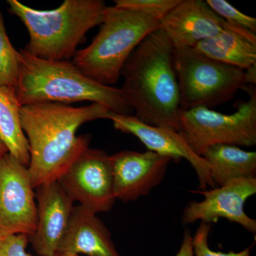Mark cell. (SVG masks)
I'll return each instance as SVG.
<instances>
[{
  "label": "cell",
  "mask_w": 256,
  "mask_h": 256,
  "mask_svg": "<svg viewBox=\"0 0 256 256\" xmlns=\"http://www.w3.org/2000/svg\"><path fill=\"white\" fill-rule=\"evenodd\" d=\"M105 106L92 104L74 107L58 102H36L22 106L20 120L28 139V170L34 188L58 181L84 151L92 136H77L82 124L106 119Z\"/></svg>",
  "instance_id": "6da1fadb"
},
{
  "label": "cell",
  "mask_w": 256,
  "mask_h": 256,
  "mask_svg": "<svg viewBox=\"0 0 256 256\" xmlns=\"http://www.w3.org/2000/svg\"><path fill=\"white\" fill-rule=\"evenodd\" d=\"M174 50L161 28L148 34L121 69L120 90L140 120L180 132L181 108Z\"/></svg>",
  "instance_id": "7a4b0ae2"
},
{
  "label": "cell",
  "mask_w": 256,
  "mask_h": 256,
  "mask_svg": "<svg viewBox=\"0 0 256 256\" xmlns=\"http://www.w3.org/2000/svg\"><path fill=\"white\" fill-rule=\"evenodd\" d=\"M20 74L15 94L23 106L36 102L68 104L90 101L111 112L132 116V107L120 88L88 78L72 60H50L20 50Z\"/></svg>",
  "instance_id": "3957f363"
},
{
  "label": "cell",
  "mask_w": 256,
  "mask_h": 256,
  "mask_svg": "<svg viewBox=\"0 0 256 256\" xmlns=\"http://www.w3.org/2000/svg\"><path fill=\"white\" fill-rule=\"evenodd\" d=\"M10 11L28 30L26 53L50 60H70L92 28L104 22L108 6L104 0H65L58 8L40 10L8 0Z\"/></svg>",
  "instance_id": "277c9868"
},
{
  "label": "cell",
  "mask_w": 256,
  "mask_h": 256,
  "mask_svg": "<svg viewBox=\"0 0 256 256\" xmlns=\"http://www.w3.org/2000/svg\"><path fill=\"white\" fill-rule=\"evenodd\" d=\"M160 28L159 18L151 15L108 6L98 33L88 46L77 50L72 63L88 78L112 86L134 48Z\"/></svg>",
  "instance_id": "5b68a950"
},
{
  "label": "cell",
  "mask_w": 256,
  "mask_h": 256,
  "mask_svg": "<svg viewBox=\"0 0 256 256\" xmlns=\"http://www.w3.org/2000/svg\"><path fill=\"white\" fill-rule=\"evenodd\" d=\"M181 110L214 108L248 86L245 70L208 58L192 47H174Z\"/></svg>",
  "instance_id": "8992f818"
},
{
  "label": "cell",
  "mask_w": 256,
  "mask_h": 256,
  "mask_svg": "<svg viewBox=\"0 0 256 256\" xmlns=\"http://www.w3.org/2000/svg\"><path fill=\"white\" fill-rule=\"evenodd\" d=\"M248 100L239 104L232 114H224L204 107L181 110L180 132L198 156L217 144L237 146H256V89L248 85Z\"/></svg>",
  "instance_id": "52a82bcc"
},
{
  "label": "cell",
  "mask_w": 256,
  "mask_h": 256,
  "mask_svg": "<svg viewBox=\"0 0 256 256\" xmlns=\"http://www.w3.org/2000/svg\"><path fill=\"white\" fill-rule=\"evenodd\" d=\"M57 182L74 202L96 214L110 210L116 200L110 158L102 150L88 148Z\"/></svg>",
  "instance_id": "ba28073f"
},
{
  "label": "cell",
  "mask_w": 256,
  "mask_h": 256,
  "mask_svg": "<svg viewBox=\"0 0 256 256\" xmlns=\"http://www.w3.org/2000/svg\"><path fill=\"white\" fill-rule=\"evenodd\" d=\"M36 225V202L28 168L8 153L0 161V238L31 236Z\"/></svg>",
  "instance_id": "9c48e42d"
},
{
  "label": "cell",
  "mask_w": 256,
  "mask_h": 256,
  "mask_svg": "<svg viewBox=\"0 0 256 256\" xmlns=\"http://www.w3.org/2000/svg\"><path fill=\"white\" fill-rule=\"evenodd\" d=\"M195 192L203 195L204 200L188 204L183 212L184 224L196 220L210 224L224 218L256 234V220L246 214L244 204L256 193V178H239L218 188Z\"/></svg>",
  "instance_id": "30bf717a"
},
{
  "label": "cell",
  "mask_w": 256,
  "mask_h": 256,
  "mask_svg": "<svg viewBox=\"0 0 256 256\" xmlns=\"http://www.w3.org/2000/svg\"><path fill=\"white\" fill-rule=\"evenodd\" d=\"M106 119L112 121L117 130L136 136L148 150L168 156L175 162H180L181 159L188 160L196 172L200 182L198 188L201 191H205L208 186L216 188L210 178L206 161L194 152L180 132L144 124L134 116L117 114L111 111Z\"/></svg>",
  "instance_id": "8fae6325"
},
{
  "label": "cell",
  "mask_w": 256,
  "mask_h": 256,
  "mask_svg": "<svg viewBox=\"0 0 256 256\" xmlns=\"http://www.w3.org/2000/svg\"><path fill=\"white\" fill-rule=\"evenodd\" d=\"M116 200L136 201L146 196L162 181L172 161L168 156L148 150H126L110 156Z\"/></svg>",
  "instance_id": "7c38bea8"
},
{
  "label": "cell",
  "mask_w": 256,
  "mask_h": 256,
  "mask_svg": "<svg viewBox=\"0 0 256 256\" xmlns=\"http://www.w3.org/2000/svg\"><path fill=\"white\" fill-rule=\"evenodd\" d=\"M34 193L37 225L28 242L38 256H53L68 226L74 202L58 182L38 186Z\"/></svg>",
  "instance_id": "4fadbf2b"
},
{
  "label": "cell",
  "mask_w": 256,
  "mask_h": 256,
  "mask_svg": "<svg viewBox=\"0 0 256 256\" xmlns=\"http://www.w3.org/2000/svg\"><path fill=\"white\" fill-rule=\"evenodd\" d=\"M225 21L204 0H180L160 20V28L174 47H194L218 34Z\"/></svg>",
  "instance_id": "5bb4252c"
},
{
  "label": "cell",
  "mask_w": 256,
  "mask_h": 256,
  "mask_svg": "<svg viewBox=\"0 0 256 256\" xmlns=\"http://www.w3.org/2000/svg\"><path fill=\"white\" fill-rule=\"evenodd\" d=\"M57 252L88 256H120L105 224L80 205L74 206Z\"/></svg>",
  "instance_id": "9a60e30c"
},
{
  "label": "cell",
  "mask_w": 256,
  "mask_h": 256,
  "mask_svg": "<svg viewBox=\"0 0 256 256\" xmlns=\"http://www.w3.org/2000/svg\"><path fill=\"white\" fill-rule=\"evenodd\" d=\"M193 48L208 58L244 70L256 66V33L226 22L218 34Z\"/></svg>",
  "instance_id": "2e32d148"
},
{
  "label": "cell",
  "mask_w": 256,
  "mask_h": 256,
  "mask_svg": "<svg viewBox=\"0 0 256 256\" xmlns=\"http://www.w3.org/2000/svg\"><path fill=\"white\" fill-rule=\"evenodd\" d=\"M215 186H223L239 178H256V152L230 144H217L207 148L202 154Z\"/></svg>",
  "instance_id": "e0dca14e"
},
{
  "label": "cell",
  "mask_w": 256,
  "mask_h": 256,
  "mask_svg": "<svg viewBox=\"0 0 256 256\" xmlns=\"http://www.w3.org/2000/svg\"><path fill=\"white\" fill-rule=\"evenodd\" d=\"M21 107L15 89L0 86V139L9 154L28 168L30 148L22 127Z\"/></svg>",
  "instance_id": "ac0fdd59"
},
{
  "label": "cell",
  "mask_w": 256,
  "mask_h": 256,
  "mask_svg": "<svg viewBox=\"0 0 256 256\" xmlns=\"http://www.w3.org/2000/svg\"><path fill=\"white\" fill-rule=\"evenodd\" d=\"M20 74V52L10 41L0 10V86L14 88Z\"/></svg>",
  "instance_id": "d6986e66"
},
{
  "label": "cell",
  "mask_w": 256,
  "mask_h": 256,
  "mask_svg": "<svg viewBox=\"0 0 256 256\" xmlns=\"http://www.w3.org/2000/svg\"><path fill=\"white\" fill-rule=\"evenodd\" d=\"M206 3L226 22L256 33V18L244 14L226 0H206Z\"/></svg>",
  "instance_id": "ffe728a7"
},
{
  "label": "cell",
  "mask_w": 256,
  "mask_h": 256,
  "mask_svg": "<svg viewBox=\"0 0 256 256\" xmlns=\"http://www.w3.org/2000/svg\"><path fill=\"white\" fill-rule=\"evenodd\" d=\"M180 0H114V6L140 12L161 20Z\"/></svg>",
  "instance_id": "44dd1931"
},
{
  "label": "cell",
  "mask_w": 256,
  "mask_h": 256,
  "mask_svg": "<svg viewBox=\"0 0 256 256\" xmlns=\"http://www.w3.org/2000/svg\"><path fill=\"white\" fill-rule=\"evenodd\" d=\"M210 228V224L202 222L197 229L196 234L192 237V246H193L194 256H249L250 248L244 249L240 252H223L212 250L208 246V235Z\"/></svg>",
  "instance_id": "7402d4cb"
},
{
  "label": "cell",
  "mask_w": 256,
  "mask_h": 256,
  "mask_svg": "<svg viewBox=\"0 0 256 256\" xmlns=\"http://www.w3.org/2000/svg\"><path fill=\"white\" fill-rule=\"evenodd\" d=\"M28 237L23 234L0 238V256H31L26 252Z\"/></svg>",
  "instance_id": "603a6c76"
},
{
  "label": "cell",
  "mask_w": 256,
  "mask_h": 256,
  "mask_svg": "<svg viewBox=\"0 0 256 256\" xmlns=\"http://www.w3.org/2000/svg\"><path fill=\"white\" fill-rule=\"evenodd\" d=\"M176 256H194L192 246V236L188 230L184 232L182 244Z\"/></svg>",
  "instance_id": "cb8c5ba5"
},
{
  "label": "cell",
  "mask_w": 256,
  "mask_h": 256,
  "mask_svg": "<svg viewBox=\"0 0 256 256\" xmlns=\"http://www.w3.org/2000/svg\"><path fill=\"white\" fill-rule=\"evenodd\" d=\"M245 73L248 85L256 86V66L245 70Z\"/></svg>",
  "instance_id": "d4e9b609"
},
{
  "label": "cell",
  "mask_w": 256,
  "mask_h": 256,
  "mask_svg": "<svg viewBox=\"0 0 256 256\" xmlns=\"http://www.w3.org/2000/svg\"><path fill=\"white\" fill-rule=\"evenodd\" d=\"M8 153H9L8 152V148L5 146L2 140L0 139V161Z\"/></svg>",
  "instance_id": "484cf974"
},
{
  "label": "cell",
  "mask_w": 256,
  "mask_h": 256,
  "mask_svg": "<svg viewBox=\"0 0 256 256\" xmlns=\"http://www.w3.org/2000/svg\"><path fill=\"white\" fill-rule=\"evenodd\" d=\"M53 256H82L76 255V254H68V252H56L54 255Z\"/></svg>",
  "instance_id": "4316f807"
}]
</instances>
